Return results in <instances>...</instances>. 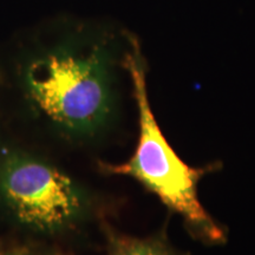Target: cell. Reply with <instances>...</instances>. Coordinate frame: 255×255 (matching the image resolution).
<instances>
[{"instance_id": "obj_1", "label": "cell", "mask_w": 255, "mask_h": 255, "mask_svg": "<svg viewBox=\"0 0 255 255\" xmlns=\"http://www.w3.org/2000/svg\"><path fill=\"white\" fill-rule=\"evenodd\" d=\"M108 38L65 41L40 53L25 69L24 87L30 101L68 135H94L113 114L115 58Z\"/></svg>"}, {"instance_id": "obj_2", "label": "cell", "mask_w": 255, "mask_h": 255, "mask_svg": "<svg viewBox=\"0 0 255 255\" xmlns=\"http://www.w3.org/2000/svg\"><path fill=\"white\" fill-rule=\"evenodd\" d=\"M124 68L131 79L138 109V142L129 161L117 165H105V170L136 178L162 202L182 215L203 238L216 244L223 242L225 233L207 214L197 196V182L205 171L189 167L178 157L152 114L146 89L144 60L138 41L132 36L124 56Z\"/></svg>"}, {"instance_id": "obj_3", "label": "cell", "mask_w": 255, "mask_h": 255, "mask_svg": "<svg viewBox=\"0 0 255 255\" xmlns=\"http://www.w3.org/2000/svg\"><path fill=\"white\" fill-rule=\"evenodd\" d=\"M0 207L25 228L55 233L81 218L85 197L59 169L26 152L7 150L0 155Z\"/></svg>"}, {"instance_id": "obj_4", "label": "cell", "mask_w": 255, "mask_h": 255, "mask_svg": "<svg viewBox=\"0 0 255 255\" xmlns=\"http://www.w3.org/2000/svg\"><path fill=\"white\" fill-rule=\"evenodd\" d=\"M108 253L109 255H174L161 241L123 235H110Z\"/></svg>"}, {"instance_id": "obj_5", "label": "cell", "mask_w": 255, "mask_h": 255, "mask_svg": "<svg viewBox=\"0 0 255 255\" xmlns=\"http://www.w3.org/2000/svg\"><path fill=\"white\" fill-rule=\"evenodd\" d=\"M0 255H1V254H0Z\"/></svg>"}]
</instances>
